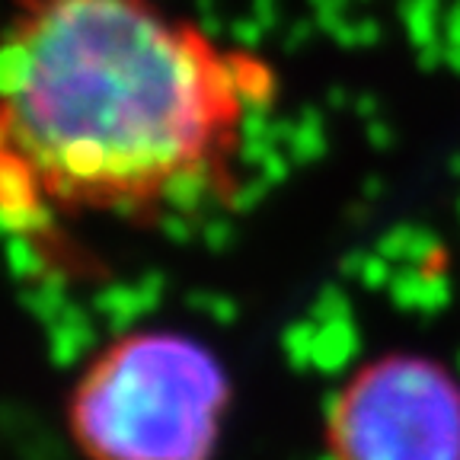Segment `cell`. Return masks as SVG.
Listing matches in <instances>:
<instances>
[{
	"label": "cell",
	"instance_id": "3957f363",
	"mask_svg": "<svg viewBox=\"0 0 460 460\" xmlns=\"http://www.w3.org/2000/svg\"><path fill=\"white\" fill-rule=\"evenodd\" d=\"M326 445L332 460H460V384L422 355H381L332 396Z\"/></svg>",
	"mask_w": 460,
	"mask_h": 460
},
{
	"label": "cell",
	"instance_id": "7a4b0ae2",
	"mask_svg": "<svg viewBox=\"0 0 460 460\" xmlns=\"http://www.w3.org/2000/svg\"><path fill=\"white\" fill-rule=\"evenodd\" d=\"M230 381L211 349L166 330L131 332L86 365L67 422L90 460H211Z\"/></svg>",
	"mask_w": 460,
	"mask_h": 460
},
{
	"label": "cell",
	"instance_id": "6da1fadb",
	"mask_svg": "<svg viewBox=\"0 0 460 460\" xmlns=\"http://www.w3.org/2000/svg\"><path fill=\"white\" fill-rule=\"evenodd\" d=\"M237 112L234 65L144 0H29L0 42L4 151L49 208H192Z\"/></svg>",
	"mask_w": 460,
	"mask_h": 460
}]
</instances>
